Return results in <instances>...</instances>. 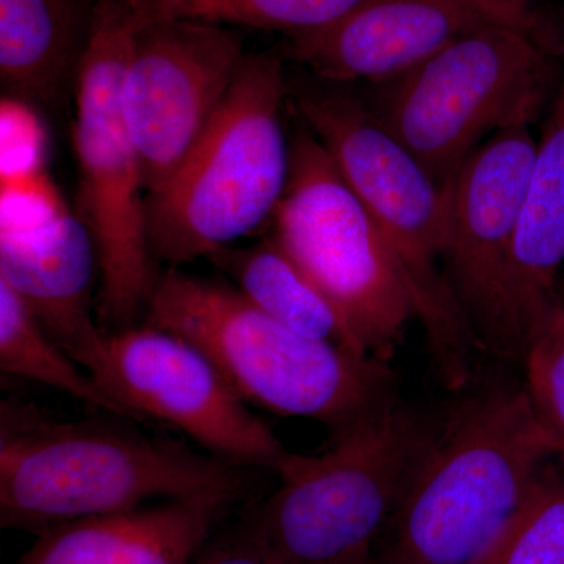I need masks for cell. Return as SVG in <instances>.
Masks as SVG:
<instances>
[{
    "label": "cell",
    "instance_id": "cell-1",
    "mask_svg": "<svg viewBox=\"0 0 564 564\" xmlns=\"http://www.w3.org/2000/svg\"><path fill=\"white\" fill-rule=\"evenodd\" d=\"M247 489V473L177 441L117 423L61 422L6 400L0 429V524L50 527L133 510L154 499L225 496Z\"/></svg>",
    "mask_w": 564,
    "mask_h": 564
},
{
    "label": "cell",
    "instance_id": "cell-2",
    "mask_svg": "<svg viewBox=\"0 0 564 564\" xmlns=\"http://www.w3.org/2000/svg\"><path fill=\"white\" fill-rule=\"evenodd\" d=\"M147 314L206 352L248 404L322 423L333 437L399 403L388 361L292 332L225 282L170 267Z\"/></svg>",
    "mask_w": 564,
    "mask_h": 564
},
{
    "label": "cell",
    "instance_id": "cell-3",
    "mask_svg": "<svg viewBox=\"0 0 564 564\" xmlns=\"http://www.w3.org/2000/svg\"><path fill=\"white\" fill-rule=\"evenodd\" d=\"M556 458L524 386L470 393L434 430L393 516L391 564H478Z\"/></svg>",
    "mask_w": 564,
    "mask_h": 564
},
{
    "label": "cell",
    "instance_id": "cell-4",
    "mask_svg": "<svg viewBox=\"0 0 564 564\" xmlns=\"http://www.w3.org/2000/svg\"><path fill=\"white\" fill-rule=\"evenodd\" d=\"M289 106L383 232L413 291L437 370L448 389H463L480 344L445 272L447 188L348 85L303 70L289 76Z\"/></svg>",
    "mask_w": 564,
    "mask_h": 564
},
{
    "label": "cell",
    "instance_id": "cell-5",
    "mask_svg": "<svg viewBox=\"0 0 564 564\" xmlns=\"http://www.w3.org/2000/svg\"><path fill=\"white\" fill-rule=\"evenodd\" d=\"M281 54H247L217 113L161 187L147 195L154 261L177 267L226 250L273 220L288 187Z\"/></svg>",
    "mask_w": 564,
    "mask_h": 564
},
{
    "label": "cell",
    "instance_id": "cell-6",
    "mask_svg": "<svg viewBox=\"0 0 564 564\" xmlns=\"http://www.w3.org/2000/svg\"><path fill=\"white\" fill-rule=\"evenodd\" d=\"M434 430L395 403L334 437L326 454L285 452L272 467L276 491L242 522L265 562L372 563Z\"/></svg>",
    "mask_w": 564,
    "mask_h": 564
},
{
    "label": "cell",
    "instance_id": "cell-7",
    "mask_svg": "<svg viewBox=\"0 0 564 564\" xmlns=\"http://www.w3.org/2000/svg\"><path fill=\"white\" fill-rule=\"evenodd\" d=\"M139 24L133 0H99L73 87L80 218L98 250L96 318L104 333L135 325L159 276L148 242L143 169L121 104Z\"/></svg>",
    "mask_w": 564,
    "mask_h": 564
},
{
    "label": "cell",
    "instance_id": "cell-8",
    "mask_svg": "<svg viewBox=\"0 0 564 564\" xmlns=\"http://www.w3.org/2000/svg\"><path fill=\"white\" fill-rule=\"evenodd\" d=\"M558 77L547 43L489 24L380 84L369 106L447 188L486 137L530 128L554 96Z\"/></svg>",
    "mask_w": 564,
    "mask_h": 564
},
{
    "label": "cell",
    "instance_id": "cell-9",
    "mask_svg": "<svg viewBox=\"0 0 564 564\" xmlns=\"http://www.w3.org/2000/svg\"><path fill=\"white\" fill-rule=\"evenodd\" d=\"M272 237L332 300L364 351L388 361L417 304L383 232L306 126L291 140Z\"/></svg>",
    "mask_w": 564,
    "mask_h": 564
},
{
    "label": "cell",
    "instance_id": "cell-10",
    "mask_svg": "<svg viewBox=\"0 0 564 564\" xmlns=\"http://www.w3.org/2000/svg\"><path fill=\"white\" fill-rule=\"evenodd\" d=\"M93 380L133 421L169 423L237 466L272 469L288 452L206 352L150 323L104 333L102 359Z\"/></svg>",
    "mask_w": 564,
    "mask_h": 564
},
{
    "label": "cell",
    "instance_id": "cell-11",
    "mask_svg": "<svg viewBox=\"0 0 564 564\" xmlns=\"http://www.w3.org/2000/svg\"><path fill=\"white\" fill-rule=\"evenodd\" d=\"M247 57L239 33L209 22L141 21L121 104L148 193L161 187L209 124Z\"/></svg>",
    "mask_w": 564,
    "mask_h": 564
},
{
    "label": "cell",
    "instance_id": "cell-12",
    "mask_svg": "<svg viewBox=\"0 0 564 564\" xmlns=\"http://www.w3.org/2000/svg\"><path fill=\"white\" fill-rule=\"evenodd\" d=\"M536 150L530 128L489 137L447 187L444 263L478 344L507 355V285Z\"/></svg>",
    "mask_w": 564,
    "mask_h": 564
},
{
    "label": "cell",
    "instance_id": "cell-13",
    "mask_svg": "<svg viewBox=\"0 0 564 564\" xmlns=\"http://www.w3.org/2000/svg\"><path fill=\"white\" fill-rule=\"evenodd\" d=\"M489 24L467 0H367L326 28L285 36L281 55L329 84L380 85Z\"/></svg>",
    "mask_w": 564,
    "mask_h": 564
},
{
    "label": "cell",
    "instance_id": "cell-14",
    "mask_svg": "<svg viewBox=\"0 0 564 564\" xmlns=\"http://www.w3.org/2000/svg\"><path fill=\"white\" fill-rule=\"evenodd\" d=\"M98 274L90 229L65 206L0 228V278L91 378L104 352V332L95 321Z\"/></svg>",
    "mask_w": 564,
    "mask_h": 564
},
{
    "label": "cell",
    "instance_id": "cell-15",
    "mask_svg": "<svg viewBox=\"0 0 564 564\" xmlns=\"http://www.w3.org/2000/svg\"><path fill=\"white\" fill-rule=\"evenodd\" d=\"M232 502L225 496L166 500L50 527L18 564H195Z\"/></svg>",
    "mask_w": 564,
    "mask_h": 564
},
{
    "label": "cell",
    "instance_id": "cell-16",
    "mask_svg": "<svg viewBox=\"0 0 564 564\" xmlns=\"http://www.w3.org/2000/svg\"><path fill=\"white\" fill-rule=\"evenodd\" d=\"M564 265V62L543 124L519 215L507 285V356L527 339L558 296Z\"/></svg>",
    "mask_w": 564,
    "mask_h": 564
},
{
    "label": "cell",
    "instance_id": "cell-17",
    "mask_svg": "<svg viewBox=\"0 0 564 564\" xmlns=\"http://www.w3.org/2000/svg\"><path fill=\"white\" fill-rule=\"evenodd\" d=\"M99 0H0L7 99L55 109L74 87Z\"/></svg>",
    "mask_w": 564,
    "mask_h": 564
},
{
    "label": "cell",
    "instance_id": "cell-18",
    "mask_svg": "<svg viewBox=\"0 0 564 564\" xmlns=\"http://www.w3.org/2000/svg\"><path fill=\"white\" fill-rule=\"evenodd\" d=\"M209 259L231 274L237 291L252 306L285 328L369 355L332 300L272 236L245 250L226 248Z\"/></svg>",
    "mask_w": 564,
    "mask_h": 564
},
{
    "label": "cell",
    "instance_id": "cell-19",
    "mask_svg": "<svg viewBox=\"0 0 564 564\" xmlns=\"http://www.w3.org/2000/svg\"><path fill=\"white\" fill-rule=\"evenodd\" d=\"M0 369L46 384L73 399L133 421L132 415L44 332L18 292L0 278ZM135 422V421H133Z\"/></svg>",
    "mask_w": 564,
    "mask_h": 564
},
{
    "label": "cell",
    "instance_id": "cell-20",
    "mask_svg": "<svg viewBox=\"0 0 564 564\" xmlns=\"http://www.w3.org/2000/svg\"><path fill=\"white\" fill-rule=\"evenodd\" d=\"M140 20L177 18L284 33L318 31L367 0H133Z\"/></svg>",
    "mask_w": 564,
    "mask_h": 564
},
{
    "label": "cell",
    "instance_id": "cell-21",
    "mask_svg": "<svg viewBox=\"0 0 564 564\" xmlns=\"http://www.w3.org/2000/svg\"><path fill=\"white\" fill-rule=\"evenodd\" d=\"M478 564H564V464L554 459Z\"/></svg>",
    "mask_w": 564,
    "mask_h": 564
},
{
    "label": "cell",
    "instance_id": "cell-22",
    "mask_svg": "<svg viewBox=\"0 0 564 564\" xmlns=\"http://www.w3.org/2000/svg\"><path fill=\"white\" fill-rule=\"evenodd\" d=\"M527 397L538 422L564 464V295L558 293L527 339L524 351Z\"/></svg>",
    "mask_w": 564,
    "mask_h": 564
},
{
    "label": "cell",
    "instance_id": "cell-23",
    "mask_svg": "<svg viewBox=\"0 0 564 564\" xmlns=\"http://www.w3.org/2000/svg\"><path fill=\"white\" fill-rule=\"evenodd\" d=\"M480 11L492 24L505 25L529 33L534 39L544 41V24L534 11L533 0H467Z\"/></svg>",
    "mask_w": 564,
    "mask_h": 564
},
{
    "label": "cell",
    "instance_id": "cell-24",
    "mask_svg": "<svg viewBox=\"0 0 564 564\" xmlns=\"http://www.w3.org/2000/svg\"><path fill=\"white\" fill-rule=\"evenodd\" d=\"M195 564H269L242 522L209 541Z\"/></svg>",
    "mask_w": 564,
    "mask_h": 564
}]
</instances>
